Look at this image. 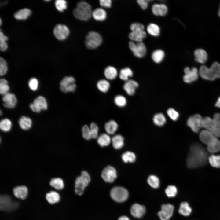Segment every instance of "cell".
<instances>
[{
	"instance_id": "6da1fadb",
	"label": "cell",
	"mask_w": 220,
	"mask_h": 220,
	"mask_svg": "<svg viewBox=\"0 0 220 220\" xmlns=\"http://www.w3.org/2000/svg\"><path fill=\"white\" fill-rule=\"evenodd\" d=\"M209 156L205 148L199 144L191 146L187 159L186 164L190 168H195L206 164Z\"/></svg>"
},
{
	"instance_id": "7a4b0ae2",
	"label": "cell",
	"mask_w": 220,
	"mask_h": 220,
	"mask_svg": "<svg viewBox=\"0 0 220 220\" xmlns=\"http://www.w3.org/2000/svg\"><path fill=\"white\" fill-rule=\"evenodd\" d=\"M200 141L207 145V150L213 153L220 150V141L218 137L211 132L204 130L201 131L199 135Z\"/></svg>"
},
{
	"instance_id": "3957f363",
	"label": "cell",
	"mask_w": 220,
	"mask_h": 220,
	"mask_svg": "<svg viewBox=\"0 0 220 220\" xmlns=\"http://www.w3.org/2000/svg\"><path fill=\"white\" fill-rule=\"evenodd\" d=\"M199 75L203 79L213 81L220 78V64L214 62L210 68L205 65L201 66L199 71Z\"/></svg>"
},
{
	"instance_id": "277c9868",
	"label": "cell",
	"mask_w": 220,
	"mask_h": 220,
	"mask_svg": "<svg viewBox=\"0 0 220 220\" xmlns=\"http://www.w3.org/2000/svg\"><path fill=\"white\" fill-rule=\"evenodd\" d=\"M92 13L90 6L84 1L78 2L73 11V14L75 18L83 21H86L90 19L92 16Z\"/></svg>"
},
{
	"instance_id": "5b68a950",
	"label": "cell",
	"mask_w": 220,
	"mask_h": 220,
	"mask_svg": "<svg viewBox=\"0 0 220 220\" xmlns=\"http://www.w3.org/2000/svg\"><path fill=\"white\" fill-rule=\"evenodd\" d=\"M90 181V177L88 173L85 171L81 172V175L78 177L75 181V192L79 195H82L85 188L87 186Z\"/></svg>"
},
{
	"instance_id": "8992f818",
	"label": "cell",
	"mask_w": 220,
	"mask_h": 220,
	"mask_svg": "<svg viewBox=\"0 0 220 220\" xmlns=\"http://www.w3.org/2000/svg\"><path fill=\"white\" fill-rule=\"evenodd\" d=\"M102 41V38L99 34L95 31H90L86 37L85 45L88 49H94L99 46Z\"/></svg>"
},
{
	"instance_id": "52a82bcc",
	"label": "cell",
	"mask_w": 220,
	"mask_h": 220,
	"mask_svg": "<svg viewBox=\"0 0 220 220\" xmlns=\"http://www.w3.org/2000/svg\"><path fill=\"white\" fill-rule=\"evenodd\" d=\"M112 198L115 201L122 203L127 199L129 193L128 191L125 188L121 187L113 188L110 192Z\"/></svg>"
},
{
	"instance_id": "ba28073f",
	"label": "cell",
	"mask_w": 220,
	"mask_h": 220,
	"mask_svg": "<svg viewBox=\"0 0 220 220\" xmlns=\"http://www.w3.org/2000/svg\"><path fill=\"white\" fill-rule=\"evenodd\" d=\"M60 84L61 91L65 93L73 92L76 87L75 79L72 76L64 77L61 81Z\"/></svg>"
},
{
	"instance_id": "9c48e42d",
	"label": "cell",
	"mask_w": 220,
	"mask_h": 220,
	"mask_svg": "<svg viewBox=\"0 0 220 220\" xmlns=\"http://www.w3.org/2000/svg\"><path fill=\"white\" fill-rule=\"evenodd\" d=\"M203 119V118L200 115L196 114L189 118L187 121V125L193 131L198 133L202 128Z\"/></svg>"
},
{
	"instance_id": "30bf717a",
	"label": "cell",
	"mask_w": 220,
	"mask_h": 220,
	"mask_svg": "<svg viewBox=\"0 0 220 220\" xmlns=\"http://www.w3.org/2000/svg\"><path fill=\"white\" fill-rule=\"evenodd\" d=\"M30 108L34 112L39 113L42 110L47 109L48 104L46 99L43 97L39 96L35 98L32 103L30 104Z\"/></svg>"
},
{
	"instance_id": "8fae6325",
	"label": "cell",
	"mask_w": 220,
	"mask_h": 220,
	"mask_svg": "<svg viewBox=\"0 0 220 220\" xmlns=\"http://www.w3.org/2000/svg\"><path fill=\"white\" fill-rule=\"evenodd\" d=\"M129 46L130 50L136 57L141 58L145 56L146 49L143 42H140L135 43L131 41L129 42Z\"/></svg>"
},
{
	"instance_id": "7c38bea8",
	"label": "cell",
	"mask_w": 220,
	"mask_h": 220,
	"mask_svg": "<svg viewBox=\"0 0 220 220\" xmlns=\"http://www.w3.org/2000/svg\"><path fill=\"white\" fill-rule=\"evenodd\" d=\"M185 74L183 77L184 81L187 83H191L197 80L199 76V71L195 67L190 69L186 67L184 69Z\"/></svg>"
},
{
	"instance_id": "4fadbf2b",
	"label": "cell",
	"mask_w": 220,
	"mask_h": 220,
	"mask_svg": "<svg viewBox=\"0 0 220 220\" xmlns=\"http://www.w3.org/2000/svg\"><path fill=\"white\" fill-rule=\"evenodd\" d=\"M101 176L106 182L112 183L117 178V173L116 169L110 166L106 167L102 170Z\"/></svg>"
},
{
	"instance_id": "5bb4252c",
	"label": "cell",
	"mask_w": 220,
	"mask_h": 220,
	"mask_svg": "<svg viewBox=\"0 0 220 220\" xmlns=\"http://www.w3.org/2000/svg\"><path fill=\"white\" fill-rule=\"evenodd\" d=\"M69 31L65 25L58 24L54 28L53 33L55 36L60 40L66 39L68 36Z\"/></svg>"
},
{
	"instance_id": "9a60e30c",
	"label": "cell",
	"mask_w": 220,
	"mask_h": 220,
	"mask_svg": "<svg viewBox=\"0 0 220 220\" xmlns=\"http://www.w3.org/2000/svg\"><path fill=\"white\" fill-rule=\"evenodd\" d=\"M17 205V203L13 202L8 196L2 195L0 196V208L3 211H8L16 208Z\"/></svg>"
},
{
	"instance_id": "2e32d148",
	"label": "cell",
	"mask_w": 220,
	"mask_h": 220,
	"mask_svg": "<svg viewBox=\"0 0 220 220\" xmlns=\"http://www.w3.org/2000/svg\"><path fill=\"white\" fill-rule=\"evenodd\" d=\"M2 100L4 106L8 108H14L17 103V99L15 94L9 92L3 95Z\"/></svg>"
},
{
	"instance_id": "e0dca14e",
	"label": "cell",
	"mask_w": 220,
	"mask_h": 220,
	"mask_svg": "<svg viewBox=\"0 0 220 220\" xmlns=\"http://www.w3.org/2000/svg\"><path fill=\"white\" fill-rule=\"evenodd\" d=\"M130 213L134 218H141L145 212V208L143 206L138 204H133L130 208Z\"/></svg>"
},
{
	"instance_id": "ac0fdd59",
	"label": "cell",
	"mask_w": 220,
	"mask_h": 220,
	"mask_svg": "<svg viewBox=\"0 0 220 220\" xmlns=\"http://www.w3.org/2000/svg\"><path fill=\"white\" fill-rule=\"evenodd\" d=\"M195 61L200 63L204 64L207 60L208 54L206 51L202 48H198L194 52Z\"/></svg>"
},
{
	"instance_id": "d6986e66",
	"label": "cell",
	"mask_w": 220,
	"mask_h": 220,
	"mask_svg": "<svg viewBox=\"0 0 220 220\" xmlns=\"http://www.w3.org/2000/svg\"><path fill=\"white\" fill-rule=\"evenodd\" d=\"M138 86V83L133 80H128L126 81L123 85V88L127 94L130 95H133L135 90Z\"/></svg>"
},
{
	"instance_id": "ffe728a7",
	"label": "cell",
	"mask_w": 220,
	"mask_h": 220,
	"mask_svg": "<svg viewBox=\"0 0 220 220\" xmlns=\"http://www.w3.org/2000/svg\"><path fill=\"white\" fill-rule=\"evenodd\" d=\"M153 13L156 16H164L166 15L168 11L167 6L164 4H154L152 7Z\"/></svg>"
},
{
	"instance_id": "44dd1931",
	"label": "cell",
	"mask_w": 220,
	"mask_h": 220,
	"mask_svg": "<svg viewBox=\"0 0 220 220\" xmlns=\"http://www.w3.org/2000/svg\"><path fill=\"white\" fill-rule=\"evenodd\" d=\"M13 190V194L16 198L24 200L27 197L28 190L25 186H17L14 188Z\"/></svg>"
},
{
	"instance_id": "7402d4cb",
	"label": "cell",
	"mask_w": 220,
	"mask_h": 220,
	"mask_svg": "<svg viewBox=\"0 0 220 220\" xmlns=\"http://www.w3.org/2000/svg\"><path fill=\"white\" fill-rule=\"evenodd\" d=\"M213 119L212 133L217 137H220V114H215Z\"/></svg>"
},
{
	"instance_id": "603a6c76",
	"label": "cell",
	"mask_w": 220,
	"mask_h": 220,
	"mask_svg": "<svg viewBox=\"0 0 220 220\" xmlns=\"http://www.w3.org/2000/svg\"><path fill=\"white\" fill-rule=\"evenodd\" d=\"M146 36L145 32L143 30L132 31L129 35L130 38L132 40L138 42H141L143 38Z\"/></svg>"
},
{
	"instance_id": "cb8c5ba5",
	"label": "cell",
	"mask_w": 220,
	"mask_h": 220,
	"mask_svg": "<svg viewBox=\"0 0 220 220\" xmlns=\"http://www.w3.org/2000/svg\"><path fill=\"white\" fill-rule=\"evenodd\" d=\"M117 69L112 66H107L105 69L104 74L105 78L108 79L112 80L115 79L117 75Z\"/></svg>"
},
{
	"instance_id": "d4e9b609",
	"label": "cell",
	"mask_w": 220,
	"mask_h": 220,
	"mask_svg": "<svg viewBox=\"0 0 220 220\" xmlns=\"http://www.w3.org/2000/svg\"><path fill=\"white\" fill-rule=\"evenodd\" d=\"M105 128L106 131L108 134L112 135L117 130L118 124L115 120H111L105 123Z\"/></svg>"
},
{
	"instance_id": "484cf974",
	"label": "cell",
	"mask_w": 220,
	"mask_h": 220,
	"mask_svg": "<svg viewBox=\"0 0 220 220\" xmlns=\"http://www.w3.org/2000/svg\"><path fill=\"white\" fill-rule=\"evenodd\" d=\"M31 10L28 8H24L20 9L15 13L14 15V18L17 20H24L31 14Z\"/></svg>"
},
{
	"instance_id": "4316f807",
	"label": "cell",
	"mask_w": 220,
	"mask_h": 220,
	"mask_svg": "<svg viewBox=\"0 0 220 220\" xmlns=\"http://www.w3.org/2000/svg\"><path fill=\"white\" fill-rule=\"evenodd\" d=\"M18 123L21 128L24 130L30 129L32 124L31 119L29 117L24 116H21L20 118Z\"/></svg>"
},
{
	"instance_id": "83f0119b",
	"label": "cell",
	"mask_w": 220,
	"mask_h": 220,
	"mask_svg": "<svg viewBox=\"0 0 220 220\" xmlns=\"http://www.w3.org/2000/svg\"><path fill=\"white\" fill-rule=\"evenodd\" d=\"M112 145L116 149L121 148L124 145V139L120 134H117L113 136L112 139Z\"/></svg>"
},
{
	"instance_id": "f1b7e54d",
	"label": "cell",
	"mask_w": 220,
	"mask_h": 220,
	"mask_svg": "<svg viewBox=\"0 0 220 220\" xmlns=\"http://www.w3.org/2000/svg\"><path fill=\"white\" fill-rule=\"evenodd\" d=\"M92 15L95 20L102 21L106 19V13L104 9L101 8H98L93 11Z\"/></svg>"
},
{
	"instance_id": "f546056e",
	"label": "cell",
	"mask_w": 220,
	"mask_h": 220,
	"mask_svg": "<svg viewBox=\"0 0 220 220\" xmlns=\"http://www.w3.org/2000/svg\"><path fill=\"white\" fill-rule=\"evenodd\" d=\"M46 198L49 203L53 204L59 201L60 197L58 193L54 191H51L46 194Z\"/></svg>"
},
{
	"instance_id": "4dcf8cb0",
	"label": "cell",
	"mask_w": 220,
	"mask_h": 220,
	"mask_svg": "<svg viewBox=\"0 0 220 220\" xmlns=\"http://www.w3.org/2000/svg\"><path fill=\"white\" fill-rule=\"evenodd\" d=\"M97 87L99 91L102 93H105L109 90L110 85L107 80L102 79L97 82Z\"/></svg>"
},
{
	"instance_id": "1f68e13d",
	"label": "cell",
	"mask_w": 220,
	"mask_h": 220,
	"mask_svg": "<svg viewBox=\"0 0 220 220\" xmlns=\"http://www.w3.org/2000/svg\"><path fill=\"white\" fill-rule=\"evenodd\" d=\"M192 211L188 203L186 202L182 203L178 209L179 213L184 216H188L190 215Z\"/></svg>"
},
{
	"instance_id": "d6a6232c",
	"label": "cell",
	"mask_w": 220,
	"mask_h": 220,
	"mask_svg": "<svg viewBox=\"0 0 220 220\" xmlns=\"http://www.w3.org/2000/svg\"><path fill=\"white\" fill-rule=\"evenodd\" d=\"M111 140L110 137L108 134L104 133L97 137V142L100 146L103 147L108 145Z\"/></svg>"
},
{
	"instance_id": "836d02e7",
	"label": "cell",
	"mask_w": 220,
	"mask_h": 220,
	"mask_svg": "<svg viewBox=\"0 0 220 220\" xmlns=\"http://www.w3.org/2000/svg\"><path fill=\"white\" fill-rule=\"evenodd\" d=\"M133 75V72L131 70L130 68L126 67L120 70L119 76L120 79L126 81L128 80L129 77H132Z\"/></svg>"
},
{
	"instance_id": "e575fe53",
	"label": "cell",
	"mask_w": 220,
	"mask_h": 220,
	"mask_svg": "<svg viewBox=\"0 0 220 220\" xmlns=\"http://www.w3.org/2000/svg\"><path fill=\"white\" fill-rule=\"evenodd\" d=\"M153 121L156 125L158 126H162L166 123V119L164 115L162 113H160L155 115Z\"/></svg>"
},
{
	"instance_id": "d590c367",
	"label": "cell",
	"mask_w": 220,
	"mask_h": 220,
	"mask_svg": "<svg viewBox=\"0 0 220 220\" xmlns=\"http://www.w3.org/2000/svg\"><path fill=\"white\" fill-rule=\"evenodd\" d=\"M164 55L163 51L161 50H157L153 52L152 55V58L154 62L159 63L163 60Z\"/></svg>"
},
{
	"instance_id": "8d00e7d4",
	"label": "cell",
	"mask_w": 220,
	"mask_h": 220,
	"mask_svg": "<svg viewBox=\"0 0 220 220\" xmlns=\"http://www.w3.org/2000/svg\"><path fill=\"white\" fill-rule=\"evenodd\" d=\"M50 184L51 186L57 190H61L63 189L64 185L63 180L60 178L52 179Z\"/></svg>"
},
{
	"instance_id": "74e56055",
	"label": "cell",
	"mask_w": 220,
	"mask_h": 220,
	"mask_svg": "<svg viewBox=\"0 0 220 220\" xmlns=\"http://www.w3.org/2000/svg\"><path fill=\"white\" fill-rule=\"evenodd\" d=\"M123 161L125 163H133L135 162L136 157L135 154L130 151H127L124 153L122 156Z\"/></svg>"
},
{
	"instance_id": "f35d334b",
	"label": "cell",
	"mask_w": 220,
	"mask_h": 220,
	"mask_svg": "<svg viewBox=\"0 0 220 220\" xmlns=\"http://www.w3.org/2000/svg\"><path fill=\"white\" fill-rule=\"evenodd\" d=\"M147 30L148 33L152 36H157L160 34V28L155 24H149L147 27Z\"/></svg>"
},
{
	"instance_id": "ab89813d",
	"label": "cell",
	"mask_w": 220,
	"mask_h": 220,
	"mask_svg": "<svg viewBox=\"0 0 220 220\" xmlns=\"http://www.w3.org/2000/svg\"><path fill=\"white\" fill-rule=\"evenodd\" d=\"M202 128H204V130L209 131L212 133V119L208 117H206L203 118L202 124Z\"/></svg>"
},
{
	"instance_id": "60d3db41",
	"label": "cell",
	"mask_w": 220,
	"mask_h": 220,
	"mask_svg": "<svg viewBox=\"0 0 220 220\" xmlns=\"http://www.w3.org/2000/svg\"><path fill=\"white\" fill-rule=\"evenodd\" d=\"M208 160L212 167L217 168L220 167V155L212 154L209 156Z\"/></svg>"
},
{
	"instance_id": "b9f144b4",
	"label": "cell",
	"mask_w": 220,
	"mask_h": 220,
	"mask_svg": "<svg viewBox=\"0 0 220 220\" xmlns=\"http://www.w3.org/2000/svg\"><path fill=\"white\" fill-rule=\"evenodd\" d=\"M174 210V207L172 205L166 204L162 205L161 211L170 218L173 215Z\"/></svg>"
},
{
	"instance_id": "7bdbcfd3",
	"label": "cell",
	"mask_w": 220,
	"mask_h": 220,
	"mask_svg": "<svg viewBox=\"0 0 220 220\" xmlns=\"http://www.w3.org/2000/svg\"><path fill=\"white\" fill-rule=\"evenodd\" d=\"M147 181L150 186L153 188H157L160 186L159 179L155 175H150L148 178Z\"/></svg>"
},
{
	"instance_id": "ee69618b",
	"label": "cell",
	"mask_w": 220,
	"mask_h": 220,
	"mask_svg": "<svg viewBox=\"0 0 220 220\" xmlns=\"http://www.w3.org/2000/svg\"><path fill=\"white\" fill-rule=\"evenodd\" d=\"M12 122L9 119L5 118L2 119L0 122V128L4 132H8L10 130L12 127Z\"/></svg>"
},
{
	"instance_id": "f6af8a7d",
	"label": "cell",
	"mask_w": 220,
	"mask_h": 220,
	"mask_svg": "<svg viewBox=\"0 0 220 220\" xmlns=\"http://www.w3.org/2000/svg\"><path fill=\"white\" fill-rule=\"evenodd\" d=\"M9 87L8 85L7 81L4 79L0 80V93L3 95L8 93Z\"/></svg>"
},
{
	"instance_id": "bcb514c9",
	"label": "cell",
	"mask_w": 220,
	"mask_h": 220,
	"mask_svg": "<svg viewBox=\"0 0 220 220\" xmlns=\"http://www.w3.org/2000/svg\"><path fill=\"white\" fill-rule=\"evenodd\" d=\"M115 104L119 107H123L126 105L127 101L126 98L123 95H119L116 96L114 98Z\"/></svg>"
},
{
	"instance_id": "7dc6e473",
	"label": "cell",
	"mask_w": 220,
	"mask_h": 220,
	"mask_svg": "<svg viewBox=\"0 0 220 220\" xmlns=\"http://www.w3.org/2000/svg\"><path fill=\"white\" fill-rule=\"evenodd\" d=\"M8 39V37L5 35L1 31L0 32V49L1 51H4L7 49L8 46L6 42V41Z\"/></svg>"
},
{
	"instance_id": "c3c4849f",
	"label": "cell",
	"mask_w": 220,
	"mask_h": 220,
	"mask_svg": "<svg viewBox=\"0 0 220 220\" xmlns=\"http://www.w3.org/2000/svg\"><path fill=\"white\" fill-rule=\"evenodd\" d=\"M165 192L168 197H173L176 196L177 193V189L175 186L170 185L166 189Z\"/></svg>"
},
{
	"instance_id": "681fc988",
	"label": "cell",
	"mask_w": 220,
	"mask_h": 220,
	"mask_svg": "<svg viewBox=\"0 0 220 220\" xmlns=\"http://www.w3.org/2000/svg\"><path fill=\"white\" fill-rule=\"evenodd\" d=\"M67 2L64 0H57L55 2V7L60 12H63L67 7Z\"/></svg>"
},
{
	"instance_id": "f907efd6",
	"label": "cell",
	"mask_w": 220,
	"mask_h": 220,
	"mask_svg": "<svg viewBox=\"0 0 220 220\" xmlns=\"http://www.w3.org/2000/svg\"><path fill=\"white\" fill-rule=\"evenodd\" d=\"M39 82L38 79L34 77L30 79L28 85L30 89L32 91H35L38 89Z\"/></svg>"
},
{
	"instance_id": "816d5d0a",
	"label": "cell",
	"mask_w": 220,
	"mask_h": 220,
	"mask_svg": "<svg viewBox=\"0 0 220 220\" xmlns=\"http://www.w3.org/2000/svg\"><path fill=\"white\" fill-rule=\"evenodd\" d=\"M91 138L95 139L98 137V128L96 123H92L90 125Z\"/></svg>"
},
{
	"instance_id": "f5cc1de1",
	"label": "cell",
	"mask_w": 220,
	"mask_h": 220,
	"mask_svg": "<svg viewBox=\"0 0 220 220\" xmlns=\"http://www.w3.org/2000/svg\"><path fill=\"white\" fill-rule=\"evenodd\" d=\"M7 71V64L6 61L2 58L0 59V75H4Z\"/></svg>"
},
{
	"instance_id": "db71d44e",
	"label": "cell",
	"mask_w": 220,
	"mask_h": 220,
	"mask_svg": "<svg viewBox=\"0 0 220 220\" xmlns=\"http://www.w3.org/2000/svg\"><path fill=\"white\" fill-rule=\"evenodd\" d=\"M83 137L86 140H90L91 138L90 127L87 125H84L82 129Z\"/></svg>"
},
{
	"instance_id": "11a10c76",
	"label": "cell",
	"mask_w": 220,
	"mask_h": 220,
	"mask_svg": "<svg viewBox=\"0 0 220 220\" xmlns=\"http://www.w3.org/2000/svg\"><path fill=\"white\" fill-rule=\"evenodd\" d=\"M167 113L170 118L174 121L176 120L179 117L178 112L173 108H169L167 111Z\"/></svg>"
},
{
	"instance_id": "9f6ffc18",
	"label": "cell",
	"mask_w": 220,
	"mask_h": 220,
	"mask_svg": "<svg viewBox=\"0 0 220 220\" xmlns=\"http://www.w3.org/2000/svg\"><path fill=\"white\" fill-rule=\"evenodd\" d=\"M130 29L132 31L139 30H144V27L143 24L140 23L135 22L133 23L131 25Z\"/></svg>"
},
{
	"instance_id": "6f0895ef",
	"label": "cell",
	"mask_w": 220,
	"mask_h": 220,
	"mask_svg": "<svg viewBox=\"0 0 220 220\" xmlns=\"http://www.w3.org/2000/svg\"><path fill=\"white\" fill-rule=\"evenodd\" d=\"M149 1L147 0H138L137 2L141 8L145 9L147 8Z\"/></svg>"
},
{
	"instance_id": "680465c9",
	"label": "cell",
	"mask_w": 220,
	"mask_h": 220,
	"mask_svg": "<svg viewBox=\"0 0 220 220\" xmlns=\"http://www.w3.org/2000/svg\"><path fill=\"white\" fill-rule=\"evenodd\" d=\"M100 5L106 8H109L111 7L112 2L110 0H101L100 1Z\"/></svg>"
},
{
	"instance_id": "91938a15",
	"label": "cell",
	"mask_w": 220,
	"mask_h": 220,
	"mask_svg": "<svg viewBox=\"0 0 220 220\" xmlns=\"http://www.w3.org/2000/svg\"><path fill=\"white\" fill-rule=\"evenodd\" d=\"M158 215L161 220H169L170 218L166 215L161 211L158 213Z\"/></svg>"
},
{
	"instance_id": "94428289",
	"label": "cell",
	"mask_w": 220,
	"mask_h": 220,
	"mask_svg": "<svg viewBox=\"0 0 220 220\" xmlns=\"http://www.w3.org/2000/svg\"><path fill=\"white\" fill-rule=\"evenodd\" d=\"M118 220H130L129 218L126 216H123L120 217Z\"/></svg>"
},
{
	"instance_id": "6125c7cd",
	"label": "cell",
	"mask_w": 220,
	"mask_h": 220,
	"mask_svg": "<svg viewBox=\"0 0 220 220\" xmlns=\"http://www.w3.org/2000/svg\"><path fill=\"white\" fill-rule=\"evenodd\" d=\"M215 105L216 106L220 108V97L218 98Z\"/></svg>"
},
{
	"instance_id": "be15d7a7",
	"label": "cell",
	"mask_w": 220,
	"mask_h": 220,
	"mask_svg": "<svg viewBox=\"0 0 220 220\" xmlns=\"http://www.w3.org/2000/svg\"><path fill=\"white\" fill-rule=\"evenodd\" d=\"M218 15L220 17V4L219 5V8L218 11Z\"/></svg>"
},
{
	"instance_id": "e7e4bbea",
	"label": "cell",
	"mask_w": 220,
	"mask_h": 220,
	"mask_svg": "<svg viewBox=\"0 0 220 220\" xmlns=\"http://www.w3.org/2000/svg\"><path fill=\"white\" fill-rule=\"evenodd\" d=\"M1 23H2L1 20V19H0V25H1Z\"/></svg>"
},
{
	"instance_id": "03108f58",
	"label": "cell",
	"mask_w": 220,
	"mask_h": 220,
	"mask_svg": "<svg viewBox=\"0 0 220 220\" xmlns=\"http://www.w3.org/2000/svg\"><path fill=\"white\" fill-rule=\"evenodd\" d=\"M2 112H1V110H0V115H1V114H2Z\"/></svg>"
}]
</instances>
